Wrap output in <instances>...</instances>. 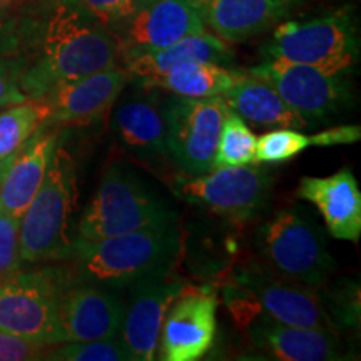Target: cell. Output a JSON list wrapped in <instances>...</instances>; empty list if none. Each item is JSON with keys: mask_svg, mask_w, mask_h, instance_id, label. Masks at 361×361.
Returning <instances> with one entry per match:
<instances>
[{"mask_svg": "<svg viewBox=\"0 0 361 361\" xmlns=\"http://www.w3.org/2000/svg\"><path fill=\"white\" fill-rule=\"evenodd\" d=\"M233 114L258 128L308 129L311 126L298 116L279 94L258 75L239 72L234 84L221 96Z\"/></svg>", "mask_w": 361, "mask_h": 361, "instance_id": "22", "label": "cell"}, {"mask_svg": "<svg viewBox=\"0 0 361 361\" xmlns=\"http://www.w3.org/2000/svg\"><path fill=\"white\" fill-rule=\"evenodd\" d=\"M239 72L214 62H189L151 79H142L146 87L166 90L171 96L188 99L221 97L234 84Z\"/></svg>", "mask_w": 361, "mask_h": 361, "instance_id": "24", "label": "cell"}, {"mask_svg": "<svg viewBox=\"0 0 361 361\" xmlns=\"http://www.w3.org/2000/svg\"><path fill=\"white\" fill-rule=\"evenodd\" d=\"M22 59L17 19H4L0 13V109L11 104L25 101L20 89Z\"/></svg>", "mask_w": 361, "mask_h": 361, "instance_id": "26", "label": "cell"}, {"mask_svg": "<svg viewBox=\"0 0 361 361\" xmlns=\"http://www.w3.org/2000/svg\"><path fill=\"white\" fill-rule=\"evenodd\" d=\"M20 218L0 213V284L20 269Z\"/></svg>", "mask_w": 361, "mask_h": 361, "instance_id": "30", "label": "cell"}, {"mask_svg": "<svg viewBox=\"0 0 361 361\" xmlns=\"http://www.w3.org/2000/svg\"><path fill=\"white\" fill-rule=\"evenodd\" d=\"M326 311L331 318L333 324L338 326H358L360 322V301H358V286L343 288L336 290L331 296L329 306L326 305Z\"/></svg>", "mask_w": 361, "mask_h": 361, "instance_id": "32", "label": "cell"}, {"mask_svg": "<svg viewBox=\"0 0 361 361\" xmlns=\"http://www.w3.org/2000/svg\"><path fill=\"white\" fill-rule=\"evenodd\" d=\"M298 196L314 204L329 234L358 243L361 236V192L351 169L345 168L326 178L305 176L298 184Z\"/></svg>", "mask_w": 361, "mask_h": 361, "instance_id": "19", "label": "cell"}, {"mask_svg": "<svg viewBox=\"0 0 361 361\" xmlns=\"http://www.w3.org/2000/svg\"><path fill=\"white\" fill-rule=\"evenodd\" d=\"M45 360L57 361H133L121 336L90 341H66L49 346Z\"/></svg>", "mask_w": 361, "mask_h": 361, "instance_id": "28", "label": "cell"}, {"mask_svg": "<svg viewBox=\"0 0 361 361\" xmlns=\"http://www.w3.org/2000/svg\"><path fill=\"white\" fill-rule=\"evenodd\" d=\"M49 346L0 331V361L44 360Z\"/></svg>", "mask_w": 361, "mask_h": 361, "instance_id": "33", "label": "cell"}, {"mask_svg": "<svg viewBox=\"0 0 361 361\" xmlns=\"http://www.w3.org/2000/svg\"><path fill=\"white\" fill-rule=\"evenodd\" d=\"M124 316L121 290L104 284L67 279L59 300V318L66 341L106 340L117 336Z\"/></svg>", "mask_w": 361, "mask_h": 361, "instance_id": "15", "label": "cell"}, {"mask_svg": "<svg viewBox=\"0 0 361 361\" xmlns=\"http://www.w3.org/2000/svg\"><path fill=\"white\" fill-rule=\"evenodd\" d=\"M49 107L42 99H25L0 109V161L17 154L37 129L47 124Z\"/></svg>", "mask_w": 361, "mask_h": 361, "instance_id": "25", "label": "cell"}, {"mask_svg": "<svg viewBox=\"0 0 361 361\" xmlns=\"http://www.w3.org/2000/svg\"><path fill=\"white\" fill-rule=\"evenodd\" d=\"M234 283L250 293L256 305L283 324L336 331L318 288L279 276L261 261H247L234 271Z\"/></svg>", "mask_w": 361, "mask_h": 361, "instance_id": "11", "label": "cell"}, {"mask_svg": "<svg viewBox=\"0 0 361 361\" xmlns=\"http://www.w3.org/2000/svg\"><path fill=\"white\" fill-rule=\"evenodd\" d=\"M151 92L128 97L114 112V130L119 141L134 154L159 159L169 157L166 141L164 99Z\"/></svg>", "mask_w": 361, "mask_h": 361, "instance_id": "21", "label": "cell"}, {"mask_svg": "<svg viewBox=\"0 0 361 361\" xmlns=\"http://www.w3.org/2000/svg\"><path fill=\"white\" fill-rule=\"evenodd\" d=\"M104 25L114 32L151 0H80Z\"/></svg>", "mask_w": 361, "mask_h": 361, "instance_id": "31", "label": "cell"}, {"mask_svg": "<svg viewBox=\"0 0 361 361\" xmlns=\"http://www.w3.org/2000/svg\"><path fill=\"white\" fill-rule=\"evenodd\" d=\"M129 79L119 64L56 85L42 99L49 107L45 126L89 124L101 119L123 94Z\"/></svg>", "mask_w": 361, "mask_h": 361, "instance_id": "16", "label": "cell"}, {"mask_svg": "<svg viewBox=\"0 0 361 361\" xmlns=\"http://www.w3.org/2000/svg\"><path fill=\"white\" fill-rule=\"evenodd\" d=\"M311 146L310 135L300 129L276 128L256 137L255 164H281Z\"/></svg>", "mask_w": 361, "mask_h": 361, "instance_id": "29", "label": "cell"}, {"mask_svg": "<svg viewBox=\"0 0 361 361\" xmlns=\"http://www.w3.org/2000/svg\"><path fill=\"white\" fill-rule=\"evenodd\" d=\"M174 223L96 241L75 238L71 259L75 261L78 279L123 290L146 274L173 268L180 246Z\"/></svg>", "mask_w": 361, "mask_h": 361, "instance_id": "2", "label": "cell"}, {"mask_svg": "<svg viewBox=\"0 0 361 361\" xmlns=\"http://www.w3.org/2000/svg\"><path fill=\"white\" fill-rule=\"evenodd\" d=\"M27 99H44L56 85L119 66L114 32L80 0H40L17 19Z\"/></svg>", "mask_w": 361, "mask_h": 361, "instance_id": "1", "label": "cell"}, {"mask_svg": "<svg viewBox=\"0 0 361 361\" xmlns=\"http://www.w3.org/2000/svg\"><path fill=\"white\" fill-rule=\"evenodd\" d=\"M176 214L154 196L133 169L114 162L104 171L96 194L84 209L78 238L96 241L162 223H173Z\"/></svg>", "mask_w": 361, "mask_h": 361, "instance_id": "5", "label": "cell"}, {"mask_svg": "<svg viewBox=\"0 0 361 361\" xmlns=\"http://www.w3.org/2000/svg\"><path fill=\"white\" fill-rule=\"evenodd\" d=\"M250 343L269 358L279 361H331L341 360L336 331L283 324L266 313L250 322Z\"/></svg>", "mask_w": 361, "mask_h": 361, "instance_id": "18", "label": "cell"}, {"mask_svg": "<svg viewBox=\"0 0 361 361\" xmlns=\"http://www.w3.org/2000/svg\"><path fill=\"white\" fill-rule=\"evenodd\" d=\"M13 157H16V154H13V156H8V157H6V159L0 161V186H2L4 178H6V174H7L8 168H11V164H12V161H13Z\"/></svg>", "mask_w": 361, "mask_h": 361, "instance_id": "35", "label": "cell"}, {"mask_svg": "<svg viewBox=\"0 0 361 361\" xmlns=\"http://www.w3.org/2000/svg\"><path fill=\"white\" fill-rule=\"evenodd\" d=\"M266 59L351 72L360 57L358 29L350 8L308 20H284L264 45Z\"/></svg>", "mask_w": 361, "mask_h": 361, "instance_id": "6", "label": "cell"}, {"mask_svg": "<svg viewBox=\"0 0 361 361\" xmlns=\"http://www.w3.org/2000/svg\"><path fill=\"white\" fill-rule=\"evenodd\" d=\"M228 111L221 97L164 99L168 152L180 173L200 176L214 168L216 147Z\"/></svg>", "mask_w": 361, "mask_h": 361, "instance_id": "9", "label": "cell"}, {"mask_svg": "<svg viewBox=\"0 0 361 361\" xmlns=\"http://www.w3.org/2000/svg\"><path fill=\"white\" fill-rule=\"evenodd\" d=\"M360 126H341L310 135V142L311 146H338V144H355L360 141Z\"/></svg>", "mask_w": 361, "mask_h": 361, "instance_id": "34", "label": "cell"}, {"mask_svg": "<svg viewBox=\"0 0 361 361\" xmlns=\"http://www.w3.org/2000/svg\"><path fill=\"white\" fill-rule=\"evenodd\" d=\"M218 329V296L211 288L186 286L162 319L157 358L196 361L213 348Z\"/></svg>", "mask_w": 361, "mask_h": 361, "instance_id": "12", "label": "cell"}, {"mask_svg": "<svg viewBox=\"0 0 361 361\" xmlns=\"http://www.w3.org/2000/svg\"><path fill=\"white\" fill-rule=\"evenodd\" d=\"M13 2H17V0H0V13H4V12H6L7 8L11 7Z\"/></svg>", "mask_w": 361, "mask_h": 361, "instance_id": "36", "label": "cell"}, {"mask_svg": "<svg viewBox=\"0 0 361 361\" xmlns=\"http://www.w3.org/2000/svg\"><path fill=\"white\" fill-rule=\"evenodd\" d=\"M57 144L59 134L42 126L17 152L0 186V213L16 218L24 214L42 184Z\"/></svg>", "mask_w": 361, "mask_h": 361, "instance_id": "20", "label": "cell"}, {"mask_svg": "<svg viewBox=\"0 0 361 361\" xmlns=\"http://www.w3.org/2000/svg\"><path fill=\"white\" fill-rule=\"evenodd\" d=\"M255 245L261 263L291 281L323 288L335 271L322 226L298 207L278 211L261 224Z\"/></svg>", "mask_w": 361, "mask_h": 361, "instance_id": "4", "label": "cell"}, {"mask_svg": "<svg viewBox=\"0 0 361 361\" xmlns=\"http://www.w3.org/2000/svg\"><path fill=\"white\" fill-rule=\"evenodd\" d=\"M204 30L200 0H151L114 30L119 64Z\"/></svg>", "mask_w": 361, "mask_h": 361, "instance_id": "13", "label": "cell"}, {"mask_svg": "<svg viewBox=\"0 0 361 361\" xmlns=\"http://www.w3.org/2000/svg\"><path fill=\"white\" fill-rule=\"evenodd\" d=\"M74 209V161L69 152L57 144L39 191L20 216L22 263L71 259L75 245V238H72Z\"/></svg>", "mask_w": 361, "mask_h": 361, "instance_id": "3", "label": "cell"}, {"mask_svg": "<svg viewBox=\"0 0 361 361\" xmlns=\"http://www.w3.org/2000/svg\"><path fill=\"white\" fill-rule=\"evenodd\" d=\"M233 57L234 54L228 42L204 30V32L188 35L159 51L135 56L121 66L128 72L129 78L142 80L156 78L189 62H214V64L229 66Z\"/></svg>", "mask_w": 361, "mask_h": 361, "instance_id": "23", "label": "cell"}, {"mask_svg": "<svg viewBox=\"0 0 361 361\" xmlns=\"http://www.w3.org/2000/svg\"><path fill=\"white\" fill-rule=\"evenodd\" d=\"M306 0H200L207 29L228 44H239L288 20Z\"/></svg>", "mask_w": 361, "mask_h": 361, "instance_id": "17", "label": "cell"}, {"mask_svg": "<svg viewBox=\"0 0 361 361\" xmlns=\"http://www.w3.org/2000/svg\"><path fill=\"white\" fill-rule=\"evenodd\" d=\"M250 72L266 80L310 126L329 119L351 102L350 72H328L279 59H266Z\"/></svg>", "mask_w": 361, "mask_h": 361, "instance_id": "10", "label": "cell"}, {"mask_svg": "<svg viewBox=\"0 0 361 361\" xmlns=\"http://www.w3.org/2000/svg\"><path fill=\"white\" fill-rule=\"evenodd\" d=\"M66 281L54 269L13 273L0 284V331L44 346L66 343L59 318Z\"/></svg>", "mask_w": 361, "mask_h": 361, "instance_id": "7", "label": "cell"}, {"mask_svg": "<svg viewBox=\"0 0 361 361\" xmlns=\"http://www.w3.org/2000/svg\"><path fill=\"white\" fill-rule=\"evenodd\" d=\"M256 135L241 117L228 111L216 147L214 168H236L255 164Z\"/></svg>", "mask_w": 361, "mask_h": 361, "instance_id": "27", "label": "cell"}, {"mask_svg": "<svg viewBox=\"0 0 361 361\" xmlns=\"http://www.w3.org/2000/svg\"><path fill=\"white\" fill-rule=\"evenodd\" d=\"M184 283L171 276V268L135 279L124 301V316L119 336L133 361L154 360L162 319Z\"/></svg>", "mask_w": 361, "mask_h": 361, "instance_id": "14", "label": "cell"}, {"mask_svg": "<svg viewBox=\"0 0 361 361\" xmlns=\"http://www.w3.org/2000/svg\"><path fill=\"white\" fill-rule=\"evenodd\" d=\"M271 186L269 171L252 164L213 168L204 174H183L176 179L179 197L234 223L259 218L269 204Z\"/></svg>", "mask_w": 361, "mask_h": 361, "instance_id": "8", "label": "cell"}]
</instances>
